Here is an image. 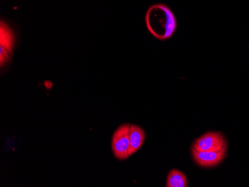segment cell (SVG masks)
Masks as SVG:
<instances>
[{
    "label": "cell",
    "mask_w": 249,
    "mask_h": 187,
    "mask_svg": "<svg viewBox=\"0 0 249 187\" xmlns=\"http://www.w3.org/2000/svg\"><path fill=\"white\" fill-rule=\"evenodd\" d=\"M226 152L227 145L216 152H201L192 148V155L194 160L199 167L204 168H212L222 163L226 157Z\"/></svg>",
    "instance_id": "cell-5"
},
{
    "label": "cell",
    "mask_w": 249,
    "mask_h": 187,
    "mask_svg": "<svg viewBox=\"0 0 249 187\" xmlns=\"http://www.w3.org/2000/svg\"><path fill=\"white\" fill-rule=\"evenodd\" d=\"M15 32L3 20L0 25V66L3 68L11 61L15 48Z\"/></svg>",
    "instance_id": "cell-3"
},
{
    "label": "cell",
    "mask_w": 249,
    "mask_h": 187,
    "mask_svg": "<svg viewBox=\"0 0 249 187\" xmlns=\"http://www.w3.org/2000/svg\"><path fill=\"white\" fill-rule=\"evenodd\" d=\"M145 24L151 34L160 40L173 37L177 28L174 14L167 5L156 4L152 5L145 15Z\"/></svg>",
    "instance_id": "cell-1"
},
{
    "label": "cell",
    "mask_w": 249,
    "mask_h": 187,
    "mask_svg": "<svg viewBox=\"0 0 249 187\" xmlns=\"http://www.w3.org/2000/svg\"><path fill=\"white\" fill-rule=\"evenodd\" d=\"M188 181L185 174L178 170H172L166 180V187H187Z\"/></svg>",
    "instance_id": "cell-7"
},
{
    "label": "cell",
    "mask_w": 249,
    "mask_h": 187,
    "mask_svg": "<svg viewBox=\"0 0 249 187\" xmlns=\"http://www.w3.org/2000/svg\"><path fill=\"white\" fill-rule=\"evenodd\" d=\"M130 124H123L116 130L112 136V152L118 160H126L130 157Z\"/></svg>",
    "instance_id": "cell-2"
},
{
    "label": "cell",
    "mask_w": 249,
    "mask_h": 187,
    "mask_svg": "<svg viewBox=\"0 0 249 187\" xmlns=\"http://www.w3.org/2000/svg\"><path fill=\"white\" fill-rule=\"evenodd\" d=\"M226 145V139L222 134L211 131L196 139L193 149L201 152H216Z\"/></svg>",
    "instance_id": "cell-4"
},
{
    "label": "cell",
    "mask_w": 249,
    "mask_h": 187,
    "mask_svg": "<svg viewBox=\"0 0 249 187\" xmlns=\"http://www.w3.org/2000/svg\"><path fill=\"white\" fill-rule=\"evenodd\" d=\"M130 149L129 156H132L138 152L143 146L145 139V133L141 127L136 125H131L130 128Z\"/></svg>",
    "instance_id": "cell-6"
}]
</instances>
